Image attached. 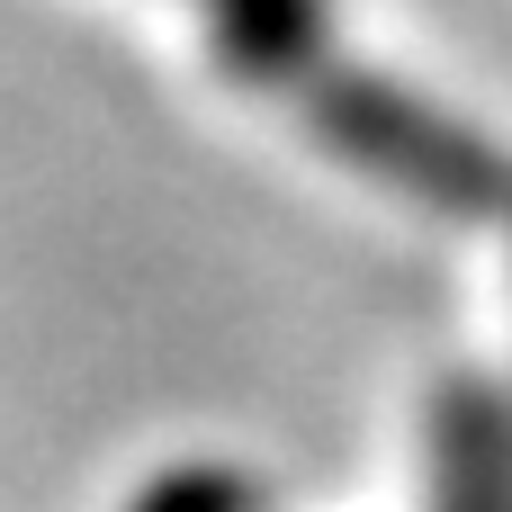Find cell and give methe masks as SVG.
<instances>
[{
    "mask_svg": "<svg viewBox=\"0 0 512 512\" xmlns=\"http://www.w3.org/2000/svg\"><path fill=\"white\" fill-rule=\"evenodd\" d=\"M441 512H512V459H504V414L459 387L441 405Z\"/></svg>",
    "mask_w": 512,
    "mask_h": 512,
    "instance_id": "6da1fadb",
    "label": "cell"
},
{
    "mask_svg": "<svg viewBox=\"0 0 512 512\" xmlns=\"http://www.w3.org/2000/svg\"><path fill=\"white\" fill-rule=\"evenodd\" d=\"M252 504H261V495H252L234 468H171L135 512H252Z\"/></svg>",
    "mask_w": 512,
    "mask_h": 512,
    "instance_id": "7a4b0ae2",
    "label": "cell"
}]
</instances>
